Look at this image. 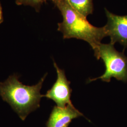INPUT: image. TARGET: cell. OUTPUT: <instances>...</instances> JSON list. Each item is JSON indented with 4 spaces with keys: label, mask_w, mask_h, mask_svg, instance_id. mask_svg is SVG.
Listing matches in <instances>:
<instances>
[{
    "label": "cell",
    "mask_w": 127,
    "mask_h": 127,
    "mask_svg": "<svg viewBox=\"0 0 127 127\" xmlns=\"http://www.w3.org/2000/svg\"><path fill=\"white\" fill-rule=\"evenodd\" d=\"M55 5L63 16V21L58 24V31L64 39L76 38L89 43L97 59L98 49L102 40L106 36L104 27H95L69 4L66 0H55Z\"/></svg>",
    "instance_id": "obj_1"
},
{
    "label": "cell",
    "mask_w": 127,
    "mask_h": 127,
    "mask_svg": "<svg viewBox=\"0 0 127 127\" xmlns=\"http://www.w3.org/2000/svg\"><path fill=\"white\" fill-rule=\"evenodd\" d=\"M46 74L35 85H24L18 80V75L10 76L3 82L0 83V96L10 104L22 120L40 107L43 95L40 93Z\"/></svg>",
    "instance_id": "obj_2"
},
{
    "label": "cell",
    "mask_w": 127,
    "mask_h": 127,
    "mask_svg": "<svg viewBox=\"0 0 127 127\" xmlns=\"http://www.w3.org/2000/svg\"><path fill=\"white\" fill-rule=\"evenodd\" d=\"M102 59L105 66L104 73L100 77L89 79L88 82L101 79L109 82L114 77L118 81L127 82V57L123 53L116 50L114 45L101 43L99 49L98 60Z\"/></svg>",
    "instance_id": "obj_3"
},
{
    "label": "cell",
    "mask_w": 127,
    "mask_h": 127,
    "mask_svg": "<svg viewBox=\"0 0 127 127\" xmlns=\"http://www.w3.org/2000/svg\"><path fill=\"white\" fill-rule=\"evenodd\" d=\"M54 66L57 73V80L43 97L54 101L59 107H64L67 105H72L71 101L72 90L70 86V82L67 80L64 71L59 68L55 61Z\"/></svg>",
    "instance_id": "obj_4"
},
{
    "label": "cell",
    "mask_w": 127,
    "mask_h": 127,
    "mask_svg": "<svg viewBox=\"0 0 127 127\" xmlns=\"http://www.w3.org/2000/svg\"><path fill=\"white\" fill-rule=\"evenodd\" d=\"M107 23L104 26L106 36L111 39L110 43L119 42L127 47V15L118 16L105 9Z\"/></svg>",
    "instance_id": "obj_5"
},
{
    "label": "cell",
    "mask_w": 127,
    "mask_h": 127,
    "mask_svg": "<svg viewBox=\"0 0 127 127\" xmlns=\"http://www.w3.org/2000/svg\"><path fill=\"white\" fill-rule=\"evenodd\" d=\"M83 116L73 105H67L64 107H54L47 123V127L68 126L73 119Z\"/></svg>",
    "instance_id": "obj_6"
},
{
    "label": "cell",
    "mask_w": 127,
    "mask_h": 127,
    "mask_svg": "<svg viewBox=\"0 0 127 127\" xmlns=\"http://www.w3.org/2000/svg\"><path fill=\"white\" fill-rule=\"evenodd\" d=\"M69 4L77 12L86 17L92 13V0H66Z\"/></svg>",
    "instance_id": "obj_7"
},
{
    "label": "cell",
    "mask_w": 127,
    "mask_h": 127,
    "mask_svg": "<svg viewBox=\"0 0 127 127\" xmlns=\"http://www.w3.org/2000/svg\"><path fill=\"white\" fill-rule=\"evenodd\" d=\"M49 0H16V3L18 5L30 6L34 8L36 11H39L41 5ZM53 2L55 0H51Z\"/></svg>",
    "instance_id": "obj_8"
},
{
    "label": "cell",
    "mask_w": 127,
    "mask_h": 127,
    "mask_svg": "<svg viewBox=\"0 0 127 127\" xmlns=\"http://www.w3.org/2000/svg\"><path fill=\"white\" fill-rule=\"evenodd\" d=\"M3 21V14H2V7L0 3V24Z\"/></svg>",
    "instance_id": "obj_9"
},
{
    "label": "cell",
    "mask_w": 127,
    "mask_h": 127,
    "mask_svg": "<svg viewBox=\"0 0 127 127\" xmlns=\"http://www.w3.org/2000/svg\"><path fill=\"white\" fill-rule=\"evenodd\" d=\"M68 127V126H65V127Z\"/></svg>",
    "instance_id": "obj_10"
}]
</instances>
